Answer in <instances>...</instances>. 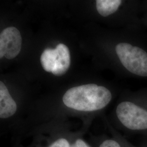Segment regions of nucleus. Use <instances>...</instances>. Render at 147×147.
Segmentation results:
<instances>
[{"mask_svg":"<svg viewBox=\"0 0 147 147\" xmlns=\"http://www.w3.org/2000/svg\"><path fill=\"white\" fill-rule=\"evenodd\" d=\"M22 38L19 31L14 27H7L0 34V57L13 59L20 52Z\"/></svg>","mask_w":147,"mask_h":147,"instance_id":"20e7f679","label":"nucleus"},{"mask_svg":"<svg viewBox=\"0 0 147 147\" xmlns=\"http://www.w3.org/2000/svg\"><path fill=\"white\" fill-rule=\"evenodd\" d=\"M115 117L119 130L147 136V87L128 93L116 106Z\"/></svg>","mask_w":147,"mask_h":147,"instance_id":"f257e3e1","label":"nucleus"},{"mask_svg":"<svg viewBox=\"0 0 147 147\" xmlns=\"http://www.w3.org/2000/svg\"><path fill=\"white\" fill-rule=\"evenodd\" d=\"M18 105L2 81L0 82V118L7 120L16 115Z\"/></svg>","mask_w":147,"mask_h":147,"instance_id":"39448f33","label":"nucleus"},{"mask_svg":"<svg viewBox=\"0 0 147 147\" xmlns=\"http://www.w3.org/2000/svg\"><path fill=\"white\" fill-rule=\"evenodd\" d=\"M75 134L64 127H57L34 136L31 144L27 147H71Z\"/></svg>","mask_w":147,"mask_h":147,"instance_id":"7ed1b4c3","label":"nucleus"},{"mask_svg":"<svg viewBox=\"0 0 147 147\" xmlns=\"http://www.w3.org/2000/svg\"><path fill=\"white\" fill-rule=\"evenodd\" d=\"M142 147H147V139H146V140L143 142Z\"/></svg>","mask_w":147,"mask_h":147,"instance_id":"f8f14e48","label":"nucleus"},{"mask_svg":"<svg viewBox=\"0 0 147 147\" xmlns=\"http://www.w3.org/2000/svg\"><path fill=\"white\" fill-rule=\"evenodd\" d=\"M55 49V67L52 73L61 76L68 71L71 63L70 53L68 47L63 44H59Z\"/></svg>","mask_w":147,"mask_h":147,"instance_id":"423d86ee","label":"nucleus"},{"mask_svg":"<svg viewBox=\"0 0 147 147\" xmlns=\"http://www.w3.org/2000/svg\"><path fill=\"white\" fill-rule=\"evenodd\" d=\"M84 131L76 132L74 137L71 147H93L92 146L87 142L83 138Z\"/></svg>","mask_w":147,"mask_h":147,"instance_id":"9b49d317","label":"nucleus"},{"mask_svg":"<svg viewBox=\"0 0 147 147\" xmlns=\"http://www.w3.org/2000/svg\"><path fill=\"white\" fill-rule=\"evenodd\" d=\"M40 62L43 69L48 73H52L55 67V49H47L40 57Z\"/></svg>","mask_w":147,"mask_h":147,"instance_id":"1a4fd4ad","label":"nucleus"},{"mask_svg":"<svg viewBox=\"0 0 147 147\" xmlns=\"http://www.w3.org/2000/svg\"><path fill=\"white\" fill-rule=\"evenodd\" d=\"M112 99L110 89L102 85L91 84L68 89L62 100L63 106L67 109L90 113L103 110Z\"/></svg>","mask_w":147,"mask_h":147,"instance_id":"f03ea898","label":"nucleus"},{"mask_svg":"<svg viewBox=\"0 0 147 147\" xmlns=\"http://www.w3.org/2000/svg\"><path fill=\"white\" fill-rule=\"evenodd\" d=\"M95 2L97 11L104 18L116 13L124 3L121 0H96Z\"/></svg>","mask_w":147,"mask_h":147,"instance_id":"0eeeda50","label":"nucleus"},{"mask_svg":"<svg viewBox=\"0 0 147 147\" xmlns=\"http://www.w3.org/2000/svg\"><path fill=\"white\" fill-rule=\"evenodd\" d=\"M89 143L93 147H121L115 137L105 134L92 136L90 137Z\"/></svg>","mask_w":147,"mask_h":147,"instance_id":"6e6552de","label":"nucleus"},{"mask_svg":"<svg viewBox=\"0 0 147 147\" xmlns=\"http://www.w3.org/2000/svg\"><path fill=\"white\" fill-rule=\"evenodd\" d=\"M107 126L108 127L109 131L110 132L112 136L115 137L116 140L119 142L121 147H136L133 146L131 143L129 142L126 138L123 136L119 131L117 130L116 129L110 125L107 124Z\"/></svg>","mask_w":147,"mask_h":147,"instance_id":"9d476101","label":"nucleus"}]
</instances>
